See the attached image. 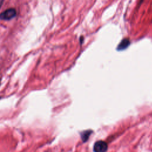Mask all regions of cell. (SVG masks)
Here are the masks:
<instances>
[{
  "instance_id": "obj_3",
  "label": "cell",
  "mask_w": 152,
  "mask_h": 152,
  "mask_svg": "<svg viewBox=\"0 0 152 152\" xmlns=\"http://www.w3.org/2000/svg\"><path fill=\"white\" fill-rule=\"evenodd\" d=\"M130 42L129 39H124L120 42L117 49L118 50H123V49L127 48L130 45Z\"/></svg>"
},
{
  "instance_id": "obj_4",
  "label": "cell",
  "mask_w": 152,
  "mask_h": 152,
  "mask_svg": "<svg viewBox=\"0 0 152 152\" xmlns=\"http://www.w3.org/2000/svg\"><path fill=\"white\" fill-rule=\"evenodd\" d=\"M92 133V131L91 130H86L85 131L82 132L81 134V137H82V140L84 142H86L89 139Z\"/></svg>"
},
{
  "instance_id": "obj_1",
  "label": "cell",
  "mask_w": 152,
  "mask_h": 152,
  "mask_svg": "<svg viewBox=\"0 0 152 152\" xmlns=\"http://www.w3.org/2000/svg\"><path fill=\"white\" fill-rule=\"evenodd\" d=\"M17 11L13 8L9 9L0 14V19L3 20H10L16 17Z\"/></svg>"
},
{
  "instance_id": "obj_5",
  "label": "cell",
  "mask_w": 152,
  "mask_h": 152,
  "mask_svg": "<svg viewBox=\"0 0 152 152\" xmlns=\"http://www.w3.org/2000/svg\"><path fill=\"white\" fill-rule=\"evenodd\" d=\"M3 3H4V1H1V0H0V8L1 7Z\"/></svg>"
},
{
  "instance_id": "obj_2",
  "label": "cell",
  "mask_w": 152,
  "mask_h": 152,
  "mask_svg": "<svg viewBox=\"0 0 152 152\" xmlns=\"http://www.w3.org/2000/svg\"><path fill=\"white\" fill-rule=\"evenodd\" d=\"M108 150L107 143L102 140L95 143L93 146L94 152H106Z\"/></svg>"
}]
</instances>
